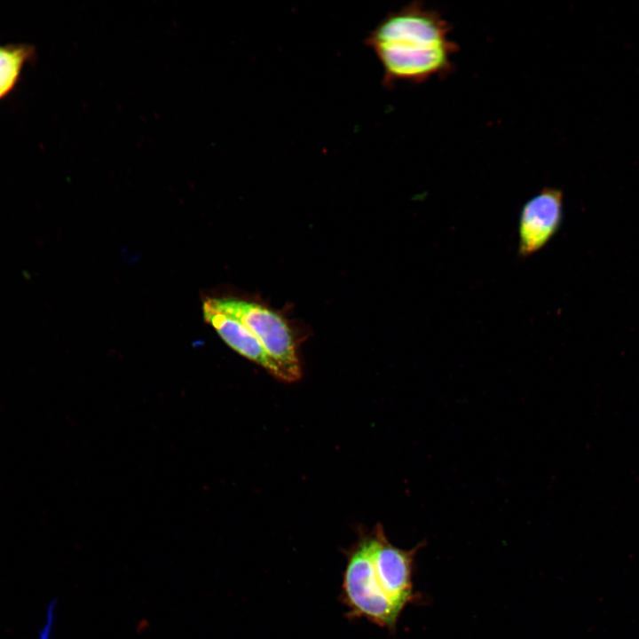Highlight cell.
Instances as JSON below:
<instances>
[{
	"label": "cell",
	"mask_w": 639,
	"mask_h": 639,
	"mask_svg": "<svg viewBox=\"0 0 639 639\" xmlns=\"http://www.w3.org/2000/svg\"><path fill=\"white\" fill-rule=\"evenodd\" d=\"M357 532V540L343 550L342 602L348 618L393 629L414 596L412 570L418 547L404 550L392 545L379 523L370 532L362 526Z\"/></svg>",
	"instance_id": "6da1fadb"
},
{
	"label": "cell",
	"mask_w": 639,
	"mask_h": 639,
	"mask_svg": "<svg viewBox=\"0 0 639 639\" xmlns=\"http://www.w3.org/2000/svg\"><path fill=\"white\" fill-rule=\"evenodd\" d=\"M449 23L433 9L414 1L387 14L365 39L383 70V83H420L448 74L458 51Z\"/></svg>",
	"instance_id": "7a4b0ae2"
},
{
	"label": "cell",
	"mask_w": 639,
	"mask_h": 639,
	"mask_svg": "<svg viewBox=\"0 0 639 639\" xmlns=\"http://www.w3.org/2000/svg\"><path fill=\"white\" fill-rule=\"evenodd\" d=\"M208 301L248 327L278 367L281 381L290 383L300 379L302 370L292 332L278 313L258 304L235 298Z\"/></svg>",
	"instance_id": "3957f363"
},
{
	"label": "cell",
	"mask_w": 639,
	"mask_h": 639,
	"mask_svg": "<svg viewBox=\"0 0 639 639\" xmlns=\"http://www.w3.org/2000/svg\"><path fill=\"white\" fill-rule=\"evenodd\" d=\"M563 217V193L545 187L523 206L518 224L520 256L542 248L557 232Z\"/></svg>",
	"instance_id": "277c9868"
},
{
	"label": "cell",
	"mask_w": 639,
	"mask_h": 639,
	"mask_svg": "<svg viewBox=\"0 0 639 639\" xmlns=\"http://www.w3.org/2000/svg\"><path fill=\"white\" fill-rule=\"evenodd\" d=\"M202 311L206 321L232 349L280 380L278 367L248 327L236 319L217 310L208 299L203 303Z\"/></svg>",
	"instance_id": "5b68a950"
},
{
	"label": "cell",
	"mask_w": 639,
	"mask_h": 639,
	"mask_svg": "<svg viewBox=\"0 0 639 639\" xmlns=\"http://www.w3.org/2000/svg\"><path fill=\"white\" fill-rule=\"evenodd\" d=\"M33 51L28 44H0V99L12 91Z\"/></svg>",
	"instance_id": "8992f818"
}]
</instances>
